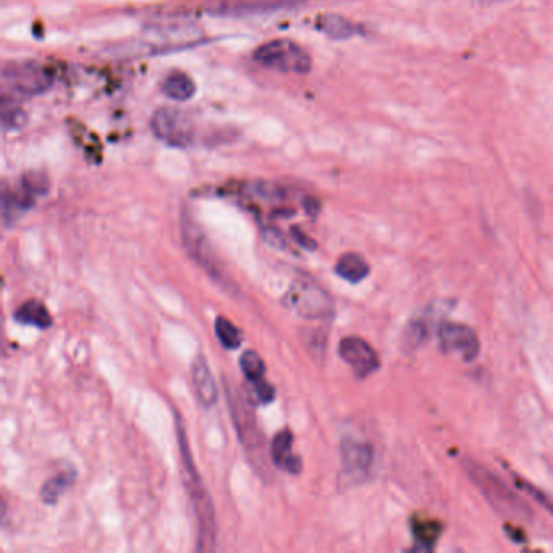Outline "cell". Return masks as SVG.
<instances>
[{
	"instance_id": "6da1fadb",
	"label": "cell",
	"mask_w": 553,
	"mask_h": 553,
	"mask_svg": "<svg viewBox=\"0 0 553 553\" xmlns=\"http://www.w3.org/2000/svg\"><path fill=\"white\" fill-rule=\"evenodd\" d=\"M464 469L493 510L506 518L516 519V521H531V508L492 471L485 469L484 466L472 459H464Z\"/></svg>"
},
{
	"instance_id": "7a4b0ae2",
	"label": "cell",
	"mask_w": 553,
	"mask_h": 553,
	"mask_svg": "<svg viewBox=\"0 0 553 553\" xmlns=\"http://www.w3.org/2000/svg\"><path fill=\"white\" fill-rule=\"evenodd\" d=\"M179 437H181V450L182 456H184L185 474H187V487H189L190 497H192L195 511H197L198 526H200L198 550L213 549L216 534L215 511L211 506L210 495L203 487L202 479L193 466L184 433L181 432Z\"/></svg>"
},
{
	"instance_id": "3957f363",
	"label": "cell",
	"mask_w": 553,
	"mask_h": 553,
	"mask_svg": "<svg viewBox=\"0 0 553 553\" xmlns=\"http://www.w3.org/2000/svg\"><path fill=\"white\" fill-rule=\"evenodd\" d=\"M284 305L297 315L310 320H325L335 310L330 294L317 281L309 278L297 279L292 283L284 296Z\"/></svg>"
},
{
	"instance_id": "277c9868",
	"label": "cell",
	"mask_w": 553,
	"mask_h": 553,
	"mask_svg": "<svg viewBox=\"0 0 553 553\" xmlns=\"http://www.w3.org/2000/svg\"><path fill=\"white\" fill-rule=\"evenodd\" d=\"M253 59L266 69L283 73H307L312 69L309 54L289 39H275L263 44L255 51Z\"/></svg>"
},
{
	"instance_id": "5b68a950",
	"label": "cell",
	"mask_w": 553,
	"mask_h": 553,
	"mask_svg": "<svg viewBox=\"0 0 553 553\" xmlns=\"http://www.w3.org/2000/svg\"><path fill=\"white\" fill-rule=\"evenodd\" d=\"M5 85L13 93L25 96L41 95L52 85V75L38 62H10L2 70Z\"/></svg>"
},
{
	"instance_id": "8992f818",
	"label": "cell",
	"mask_w": 553,
	"mask_h": 553,
	"mask_svg": "<svg viewBox=\"0 0 553 553\" xmlns=\"http://www.w3.org/2000/svg\"><path fill=\"white\" fill-rule=\"evenodd\" d=\"M151 130L161 142L176 148H185L193 142V124L185 112L177 109H159L151 117Z\"/></svg>"
},
{
	"instance_id": "52a82bcc",
	"label": "cell",
	"mask_w": 553,
	"mask_h": 553,
	"mask_svg": "<svg viewBox=\"0 0 553 553\" xmlns=\"http://www.w3.org/2000/svg\"><path fill=\"white\" fill-rule=\"evenodd\" d=\"M438 343L446 354H461L464 361L474 362L481 354V341L471 326L443 320L438 325Z\"/></svg>"
},
{
	"instance_id": "ba28073f",
	"label": "cell",
	"mask_w": 553,
	"mask_h": 553,
	"mask_svg": "<svg viewBox=\"0 0 553 553\" xmlns=\"http://www.w3.org/2000/svg\"><path fill=\"white\" fill-rule=\"evenodd\" d=\"M373 446L359 438L346 437L341 442V461H343L344 479L348 484L356 485L369 477L373 466Z\"/></svg>"
},
{
	"instance_id": "9c48e42d",
	"label": "cell",
	"mask_w": 553,
	"mask_h": 553,
	"mask_svg": "<svg viewBox=\"0 0 553 553\" xmlns=\"http://www.w3.org/2000/svg\"><path fill=\"white\" fill-rule=\"evenodd\" d=\"M339 356L346 364L351 365L357 377L367 378L380 369V357L377 351L365 339L359 336H348L339 343Z\"/></svg>"
},
{
	"instance_id": "30bf717a",
	"label": "cell",
	"mask_w": 553,
	"mask_h": 553,
	"mask_svg": "<svg viewBox=\"0 0 553 553\" xmlns=\"http://www.w3.org/2000/svg\"><path fill=\"white\" fill-rule=\"evenodd\" d=\"M184 241L193 257L197 258V262L205 266L206 270H210L211 275H215V253L211 252L210 244L206 242L203 232L189 218L184 219Z\"/></svg>"
},
{
	"instance_id": "8fae6325",
	"label": "cell",
	"mask_w": 553,
	"mask_h": 553,
	"mask_svg": "<svg viewBox=\"0 0 553 553\" xmlns=\"http://www.w3.org/2000/svg\"><path fill=\"white\" fill-rule=\"evenodd\" d=\"M192 380L195 395L200 404L205 408H211L218 401V388H216L215 378L211 375L210 367L203 357H198L193 362Z\"/></svg>"
},
{
	"instance_id": "7c38bea8",
	"label": "cell",
	"mask_w": 553,
	"mask_h": 553,
	"mask_svg": "<svg viewBox=\"0 0 553 553\" xmlns=\"http://www.w3.org/2000/svg\"><path fill=\"white\" fill-rule=\"evenodd\" d=\"M292 443H294V437L291 430H281L271 445V456L279 469L291 474H299L302 471L301 458L292 453Z\"/></svg>"
},
{
	"instance_id": "4fadbf2b",
	"label": "cell",
	"mask_w": 553,
	"mask_h": 553,
	"mask_svg": "<svg viewBox=\"0 0 553 553\" xmlns=\"http://www.w3.org/2000/svg\"><path fill=\"white\" fill-rule=\"evenodd\" d=\"M411 531L416 542L417 549L424 552H432L442 536L443 524L438 519L414 516L411 519Z\"/></svg>"
},
{
	"instance_id": "5bb4252c",
	"label": "cell",
	"mask_w": 553,
	"mask_h": 553,
	"mask_svg": "<svg viewBox=\"0 0 553 553\" xmlns=\"http://www.w3.org/2000/svg\"><path fill=\"white\" fill-rule=\"evenodd\" d=\"M336 275L348 283H361L370 275V266L359 253H344L336 263Z\"/></svg>"
},
{
	"instance_id": "9a60e30c",
	"label": "cell",
	"mask_w": 553,
	"mask_h": 553,
	"mask_svg": "<svg viewBox=\"0 0 553 553\" xmlns=\"http://www.w3.org/2000/svg\"><path fill=\"white\" fill-rule=\"evenodd\" d=\"M161 90H163L164 96H168L172 101L184 103L195 95V83L192 82L189 75L174 72L164 78L163 83H161Z\"/></svg>"
},
{
	"instance_id": "2e32d148",
	"label": "cell",
	"mask_w": 553,
	"mask_h": 553,
	"mask_svg": "<svg viewBox=\"0 0 553 553\" xmlns=\"http://www.w3.org/2000/svg\"><path fill=\"white\" fill-rule=\"evenodd\" d=\"M430 318L427 315L412 318L408 325L404 328L401 344L406 352H414L421 348L422 344L429 339L430 336Z\"/></svg>"
},
{
	"instance_id": "e0dca14e",
	"label": "cell",
	"mask_w": 553,
	"mask_h": 553,
	"mask_svg": "<svg viewBox=\"0 0 553 553\" xmlns=\"http://www.w3.org/2000/svg\"><path fill=\"white\" fill-rule=\"evenodd\" d=\"M284 0H223L218 2L213 12L215 13H252L266 12L283 7Z\"/></svg>"
},
{
	"instance_id": "ac0fdd59",
	"label": "cell",
	"mask_w": 553,
	"mask_h": 553,
	"mask_svg": "<svg viewBox=\"0 0 553 553\" xmlns=\"http://www.w3.org/2000/svg\"><path fill=\"white\" fill-rule=\"evenodd\" d=\"M317 26L318 30L333 39H349L357 35V26L349 22L348 18L335 15V13L320 15Z\"/></svg>"
},
{
	"instance_id": "d6986e66",
	"label": "cell",
	"mask_w": 553,
	"mask_h": 553,
	"mask_svg": "<svg viewBox=\"0 0 553 553\" xmlns=\"http://www.w3.org/2000/svg\"><path fill=\"white\" fill-rule=\"evenodd\" d=\"M15 320L25 325L36 326V328H49L52 325V317L48 309L41 302L28 301L15 312Z\"/></svg>"
},
{
	"instance_id": "ffe728a7",
	"label": "cell",
	"mask_w": 553,
	"mask_h": 553,
	"mask_svg": "<svg viewBox=\"0 0 553 553\" xmlns=\"http://www.w3.org/2000/svg\"><path fill=\"white\" fill-rule=\"evenodd\" d=\"M73 482H75V472L73 471H64L61 474H57V476L51 477L43 485V489H41L43 502L48 503V505L56 503L62 493L69 489V487H72Z\"/></svg>"
},
{
	"instance_id": "44dd1931",
	"label": "cell",
	"mask_w": 553,
	"mask_h": 553,
	"mask_svg": "<svg viewBox=\"0 0 553 553\" xmlns=\"http://www.w3.org/2000/svg\"><path fill=\"white\" fill-rule=\"evenodd\" d=\"M216 336L226 349H237L242 344V333L228 318L219 317L215 323Z\"/></svg>"
},
{
	"instance_id": "7402d4cb",
	"label": "cell",
	"mask_w": 553,
	"mask_h": 553,
	"mask_svg": "<svg viewBox=\"0 0 553 553\" xmlns=\"http://www.w3.org/2000/svg\"><path fill=\"white\" fill-rule=\"evenodd\" d=\"M241 369L249 382L260 380L265 375V362L255 351H247L241 359Z\"/></svg>"
},
{
	"instance_id": "603a6c76",
	"label": "cell",
	"mask_w": 553,
	"mask_h": 553,
	"mask_svg": "<svg viewBox=\"0 0 553 553\" xmlns=\"http://www.w3.org/2000/svg\"><path fill=\"white\" fill-rule=\"evenodd\" d=\"M516 482H518L519 487L526 490V492H528L550 516H553V498L550 497L549 493H545L542 489H537L536 485L529 484L528 481H523V479H519V477H516Z\"/></svg>"
},
{
	"instance_id": "cb8c5ba5",
	"label": "cell",
	"mask_w": 553,
	"mask_h": 553,
	"mask_svg": "<svg viewBox=\"0 0 553 553\" xmlns=\"http://www.w3.org/2000/svg\"><path fill=\"white\" fill-rule=\"evenodd\" d=\"M2 121H4L5 130L20 129L26 121L25 112L20 108H9V104L4 103Z\"/></svg>"
},
{
	"instance_id": "d4e9b609",
	"label": "cell",
	"mask_w": 553,
	"mask_h": 553,
	"mask_svg": "<svg viewBox=\"0 0 553 553\" xmlns=\"http://www.w3.org/2000/svg\"><path fill=\"white\" fill-rule=\"evenodd\" d=\"M250 383H252L253 391H255V396H257L260 403H270V401L275 399V388L270 383L265 382V378H260V380Z\"/></svg>"
},
{
	"instance_id": "484cf974",
	"label": "cell",
	"mask_w": 553,
	"mask_h": 553,
	"mask_svg": "<svg viewBox=\"0 0 553 553\" xmlns=\"http://www.w3.org/2000/svg\"><path fill=\"white\" fill-rule=\"evenodd\" d=\"M23 185H25V190L28 193H44L48 190L46 177L41 176V174H35V172H31V174L25 176Z\"/></svg>"
},
{
	"instance_id": "4316f807",
	"label": "cell",
	"mask_w": 553,
	"mask_h": 553,
	"mask_svg": "<svg viewBox=\"0 0 553 553\" xmlns=\"http://www.w3.org/2000/svg\"><path fill=\"white\" fill-rule=\"evenodd\" d=\"M292 237H294V239H296L297 241V244H301L304 249H317V245H315V242H313L309 236H305L304 232H302V229L292 228Z\"/></svg>"
},
{
	"instance_id": "83f0119b",
	"label": "cell",
	"mask_w": 553,
	"mask_h": 553,
	"mask_svg": "<svg viewBox=\"0 0 553 553\" xmlns=\"http://www.w3.org/2000/svg\"><path fill=\"white\" fill-rule=\"evenodd\" d=\"M481 2H503V0H481Z\"/></svg>"
}]
</instances>
